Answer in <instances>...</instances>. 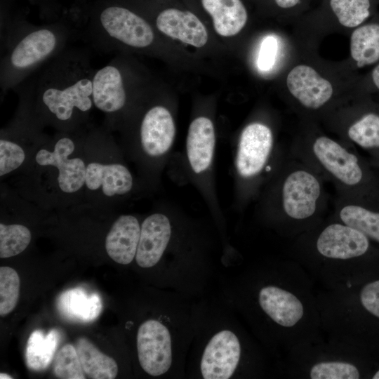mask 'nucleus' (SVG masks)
I'll list each match as a JSON object with an SVG mask.
<instances>
[{
	"instance_id": "nucleus-14",
	"label": "nucleus",
	"mask_w": 379,
	"mask_h": 379,
	"mask_svg": "<svg viewBox=\"0 0 379 379\" xmlns=\"http://www.w3.org/2000/svg\"><path fill=\"white\" fill-rule=\"evenodd\" d=\"M93 105L100 111L112 114L122 109L127 101V92L121 69L115 62L93 71Z\"/></svg>"
},
{
	"instance_id": "nucleus-32",
	"label": "nucleus",
	"mask_w": 379,
	"mask_h": 379,
	"mask_svg": "<svg viewBox=\"0 0 379 379\" xmlns=\"http://www.w3.org/2000/svg\"><path fill=\"white\" fill-rule=\"evenodd\" d=\"M359 299L368 315L379 322V279L366 283L359 291Z\"/></svg>"
},
{
	"instance_id": "nucleus-1",
	"label": "nucleus",
	"mask_w": 379,
	"mask_h": 379,
	"mask_svg": "<svg viewBox=\"0 0 379 379\" xmlns=\"http://www.w3.org/2000/svg\"><path fill=\"white\" fill-rule=\"evenodd\" d=\"M291 153L331 182L337 197L379 206V173L354 146L318 134L297 142Z\"/></svg>"
},
{
	"instance_id": "nucleus-4",
	"label": "nucleus",
	"mask_w": 379,
	"mask_h": 379,
	"mask_svg": "<svg viewBox=\"0 0 379 379\" xmlns=\"http://www.w3.org/2000/svg\"><path fill=\"white\" fill-rule=\"evenodd\" d=\"M192 347V375L204 379H229L239 369L241 341L226 318H206L198 308ZM191 347V346H190Z\"/></svg>"
},
{
	"instance_id": "nucleus-9",
	"label": "nucleus",
	"mask_w": 379,
	"mask_h": 379,
	"mask_svg": "<svg viewBox=\"0 0 379 379\" xmlns=\"http://www.w3.org/2000/svg\"><path fill=\"white\" fill-rule=\"evenodd\" d=\"M175 231L173 222L166 214L155 213L147 216L141 224L136 264L143 269L157 265Z\"/></svg>"
},
{
	"instance_id": "nucleus-6",
	"label": "nucleus",
	"mask_w": 379,
	"mask_h": 379,
	"mask_svg": "<svg viewBox=\"0 0 379 379\" xmlns=\"http://www.w3.org/2000/svg\"><path fill=\"white\" fill-rule=\"evenodd\" d=\"M270 126L254 121L242 130L234 158V170L244 199L255 196L273 159H279Z\"/></svg>"
},
{
	"instance_id": "nucleus-12",
	"label": "nucleus",
	"mask_w": 379,
	"mask_h": 379,
	"mask_svg": "<svg viewBox=\"0 0 379 379\" xmlns=\"http://www.w3.org/2000/svg\"><path fill=\"white\" fill-rule=\"evenodd\" d=\"M286 84L290 93L305 109L318 110L331 99V84L312 67L300 65L288 73Z\"/></svg>"
},
{
	"instance_id": "nucleus-21",
	"label": "nucleus",
	"mask_w": 379,
	"mask_h": 379,
	"mask_svg": "<svg viewBox=\"0 0 379 379\" xmlns=\"http://www.w3.org/2000/svg\"><path fill=\"white\" fill-rule=\"evenodd\" d=\"M211 16L215 32L222 36L238 34L245 26L248 14L241 0H201Z\"/></svg>"
},
{
	"instance_id": "nucleus-28",
	"label": "nucleus",
	"mask_w": 379,
	"mask_h": 379,
	"mask_svg": "<svg viewBox=\"0 0 379 379\" xmlns=\"http://www.w3.org/2000/svg\"><path fill=\"white\" fill-rule=\"evenodd\" d=\"M53 370L54 375L59 378H86L77 348L70 344L65 345L55 354Z\"/></svg>"
},
{
	"instance_id": "nucleus-33",
	"label": "nucleus",
	"mask_w": 379,
	"mask_h": 379,
	"mask_svg": "<svg viewBox=\"0 0 379 379\" xmlns=\"http://www.w3.org/2000/svg\"><path fill=\"white\" fill-rule=\"evenodd\" d=\"M278 51V41L274 36H266L260 46L258 57V67L260 70L270 69L275 62Z\"/></svg>"
},
{
	"instance_id": "nucleus-30",
	"label": "nucleus",
	"mask_w": 379,
	"mask_h": 379,
	"mask_svg": "<svg viewBox=\"0 0 379 379\" xmlns=\"http://www.w3.org/2000/svg\"><path fill=\"white\" fill-rule=\"evenodd\" d=\"M312 379H358V368L345 361H324L314 364L310 373Z\"/></svg>"
},
{
	"instance_id": "nucleus-8",
	"label": "nucleus",
	"mask_w": 379,
	"mask_h": 379,
	"mask_svg": "<svg viewBox=\"0 0 379 379\" xmlns=\"http://www.w3.org/2000/svg\"><path fill=\"white\" fill-rule=\"evenodd\" d=\"M315 248L321 256L338 260L364 258L379 251L362 232L338 220L319 232Z\"/></svg>"
},
{
	"instance_id": "nucleus-17",
	"label": "nucleus",
	"mask_w": 379,
	"mask_h": 379,
	"mask_svg": "<svg viewBox=\"0 0 379 379\" xmlns=\"http://www.w3.org/2000/svg\"><path fill=\"white\" fill-rule=\"evenodd\" d=\"M141 225L131 215L119 216L112 225L105 239V249L114 262L128 265L135 259Z\"/></svg>"
},
{
	"instance_id": "nucleus-7",
	"label": "nucleus",
	"mask_w": 379,
	"mask_h": 379,
	"mask_svg": "<svg viewBox=\"0 0 379 379\" xmlns=\"http://www.w3.org/2000/svg\"><path fill=\"white\" fill-rule=\"evenodd\" d=\"M90 33L94 42L107 49L114 43L131 48H147L154 39V31L144 18L119 6L103 8L95 27Z\"/></svg>"
},
{
	"instance_id": "nucleus-31",
	"label": "nucleus",
	"mask_w": 379,
	"mask_h": 379,
	"mask_svg": "<svg viewBox=\"0 0 379 379\" xmlns=\"http://www.w3.org/2000/svg\"><path fill=\"white\" fill-rule=\"evenodd\" d=\"M25 159V152L19 145L8 140H0L1 177L20 167Z\"/></svg>"
},
{
	"instance_id": "nucleus-36",
	"label": "nucleus",
	"mask_w": 379,
	"mask_h": 379,
	"mask_svg": "<svg viewBox=\"0 0 379 379\" xmlns=\"http://www.w3.org/2000/svg\"><path fill=\"white\" fill-rule=\"evenodd\" d=\"M0 378L1 379H11V378H13L10 375L8 374H6V373H0Z\"/></svg>"
},
{
	"instance_id": "nucleus-29",
	"label": "nucleus",
	"mask_w": 379,
	"mask_h": 379,
	"mask_svg": "<svg viewBox=\"0 0 379 379\" xmlns=\"http://www.w3.org/2000/svg\"><path fill=\"white\" fill-rule=\"evenodd\" d=\"M20 277L9 267H0V315L5 316L13 310L20 295Z\"/></svg>"
},
{
	"instance_id": "nucleus-10",
	"label": "nucleus",
	"mask_w": 379,
	"mask_h": 379,
	"mask_svg": "<svg viewBox=\"0 0 379 379\" xmlns=\"http://www.w3.org/2000/svg\"><path fill=\"white\" fill-rule=\"evenodd\" d=\"M74 149L72 140L63 137L56 142L53 152L42 149L35 157L39 165L53 166L58 169V185L66 193L78 191L86 180V166L84 161L80 158L68 159Z\"/></svg>"
},
{
	"instance_id": "nucleus-35",
	"label": "nucleus",
	"mask_w": 379,
	"mask_h": 379,
	"mask_svg": "<svg viewBox=\"0 0 379 379\" xmlns=\"http://www.w3.org/2000/svg\"><path fill=\"white\" fill-rule=\"evenodd\" d=\"M300 0H275L276 4L281 8H288L295 6Z\"/></svg>"
},
{
	"instance_id": "nucleus-16",
	"label": "nucleus",
	"mask_w": 379,
	"mask_h": 379,
	"mask_svg": "<svg viewBox=\"0 0 379 379\" xmlns=\"http://www.w3.org/2000/svg\"><path fill=\"white\" fill-rule=\"evenodd\" d=\"M261 310L274 323L291 327L302 317L304 309L300 300L291 292L273 285L265 286L258 293Z\"/></svg>"
},
{
	"instance_id": "nucleus-19",
	"label": "nucleus",
	"mask_w": 379,
	"mask_h": 379,
	"mask_svg": "<svg viewBox=\"0 0 379 379\" xmlns=\"http://www.w3.org/2000/svg\"><path fill=\"white\" fill-rule=\"evenodd\" d=\"M334 208L337 220L360 231L379 247V206L337 197Z\"/></svg>"
},
{
	"instance_id": "nucleus-26",
	"label": "nucleus",
	"mask_w": 379,
	"mask_h": 379,
	"mask_svg": "<svg viewBox=\"0 0 379 379\" xmlns=\"http://www.w3.org/2000/svg\"><path fill=\"white\" fill-rule=\"evenodd\" d=\"M331 7L339 22L346 27H357L371 15L370 0H331Z\"/></svg>"
},
{
	"instance_id": "nucleus-15",
	"label": "nucleus",
	"mask_w": 379,
	"mask_h": 379,
	"mask_svg": "<svg viewBox=\"0 0 379 379\" xmlns=\"http://www.w3.org/2000/svg\"><path fill=\"white\" fill-rule=\"evenodd\" d=\"M157 29L166 36L197 48L208 40L206 29L192 12L178 8H166L156 18Z\"/></svg>"
},
{
	"instance_id": "nucleus-37",
	"label": "nucleus",
	"mask_w": 379,
	"mask_h": 379,
	"mask_svg": "<svg viewBox=\"0 0 379 379\" xmlns=\"http://www.w3.org/2000/svg\"><path fill=\"white\" fill-rule=\"evenodd\" d=\"M371 378H373V379H379V369L375 371V372L373 374Z\"/></svg>"
},
{
	"instance_id": "nucleus-13",
	"label": "nucleus",
	"mask_w": 379,
	"mask_h": 379,
	"mask_svg": "<svg viewBox=\"0 0 379 379\" xmlns=\"http://www.w3.org/2000/svg\"><path fill=\"white\" fill-rule=\"evenodd\" d=\"M215 142V128L210 119L199 117L191 122L186 140V155L196 178H204L211 171Z\"/></svg>"
},
{
	"instance_id": "nucleus-22",
	"label": "nucleus",
	"mask_w": 379,
	"mask_h": 379,
	"mask_svg": "<svg viewBox=\"0 0 379 379\" xmlns=\"http://www.w3.org/2000/svg\"><path fill=\"white\" fill-rule=\"evenodd\" d=\"M350 54L359 68L379 63V22L362 24L352 33Z\"/></svg>"
},
{
	"instance_id": "nucleus-18",
	"label": "nucleus",
	"mask_w": 379,
	"mask_h": 379,
	"mask_svg": "<svg viewBox=\"0 0 379 379\" xmlns=\"http://www.w3.org/2000/svg\"><path fill=\"white\" fill-rule=\"evenodd\" d=\"M345 136L348 145L357 146L370 157L379 172V108L368 107L347 126Z\"/></svg>"
},
{
	"instance_id": "nucleus-34",
	"label": "nucleus",
	"mask_w": 379,
	"mask_h": 379,
	"mask_svg": "<svg viewBox=\"0 0 379 379\" xmlns=\"http://www.w3.org/2000/svg\"><path fill=\"white\" fill-rule=\"evenodd\" d=\"M369 83L375 91L379 92V63L376 64L371 70L369 76Z\"/></svg>"
},
{
	"instance_id": "nucleus-24",
	"label": "nucleus",
	"mask_w": 379,
	"mask_h": 379,
	"mask_svg": "<svg viewBox=\"0 0 379 379\" xmlns=\"http://www.w3.org/2000/svg\"><path fill=\"white\" fill-rule=\"evenodd\" d=\"M77 350L85 374L93 379H113L118 374L116 361L101 352L88 339L79 338Z\"/></svg>"
},
{
	"instance_id": "nucleus-3",
	"label": "nucleus",
	"mask_w": 379,
	"mask_h": 379,
	"mask_svg": "<svg viewBox=\"0 0 379 379\" xmlns=\"http://www.w3.org/2000/svg\"><path fill=\"white\" fill-rule=\"evenodd\" d=\"M324 182L311 166L290 153L271 178L265 208L293 222L314 219L327 207Z\"/></svg>"
},
{
	"instance_id": "nucleus-2",
	"label": "nucleus",
	"mask_w": 379,
	"mask_h": 379,
	"mask_svg": "<svg viewBox=\"0 0 379 379\" xmlns=\"http://www.w3.org/2000/svg\"><path fill=\"white\" fill-rule=\"evenodd\" d=\"M93 71L86 53L62 51L54 58L36 84L39 102L62 122L69 121L77 110L88 112L93 104Z\"/></svg>"
},
{
	"instance_id": "nucleus-20",
	"label": "nucleus",
	"mask_w": 379,
	"mask_h": 379,
	"mask_svg": "<svg viewBox=\"0 0 379 379\" xmlns=\"http://www.w3.org/2000/svg\"><path fill=\"white\" fill-rule=\"evenodd\" d=\"M85 184L91 190L102 187L106 196L112 197L129 192L133 181L131 172L121 164L92 162L86 166Z\"/></svg>"
},
{
	"instance_id": "nucleus-27",
	"label": "nucleus",
	"mask_w": 379,
	"mask_h": 379,
	"mask_svg": "<svg viewBox=\"0 0 379 379\" xmlns=\"http://www.w3.org/2000/svg\"><path fill=\"white\" fill-rule=\"evenodd\" d=\"M29 230L19 224H0V258H7L22 253L31 241Z\"/></svg>"
},
{
	"instance_id": "nucleus-23",
	"label": "nucleus",
	"mask_w": 379,
	"mask_h": 379,
	"mask_svg": "<svg viewBox=\"0 0 379 379\" xmlns=\"http://www.w3.org/2000/svg\"><path fill=\"white\" fill-rule=\"evenodd\" d=\"M58 308L66 317L76 321H90L102 310L101 300L95 293L88 295L82 288L65 291L58 298Z\"/></svg>"
},
{
	"instance_id": "nucleus-5",
	"label": "nucleus",
	"mask_w": 379,
	"mask_h": 379,
	"mask_svg": "<svg viewBox=\"0 0 379 379\" xmlns=\"http://www.w3.org/2000/svg\"><path fill=\"white\" fill-rule=\"evenodd\" d=\"M70 31L59 27L7 30L1 65V88L17 87L37 67L63 51Z\"/></svg>"
},
{
	"instance_id": "nucleus-11",
	"label": "nucleus",
	"mask_w": 379,
	"mask_h": 379,
	"mask_svg": "<svg viewBox=\"0 0 379 379\" xmlns=\"http://www.w3.org/2000/svg\"><path fill=\"white\" fill-rule=\"evenodd\" d=\"M175 125L170 111L161 105L145 114L140 129L141 147L151 158H161L171 150L175 136Z\"/></svg>"
},
{
	"instance_id": "nucleus-25",
	"label": "nucleus",
	"mask_w": 379,
	"mask_h": 379,
	"mask_svg": "<svg viewBox=\"0 0 379 379\" xmlns=\"http://www.w3.org/2000/svg\"><path fill=\"white\" fill-rule=\"evenodd\" d=\"M58 340L59 334L55 329L46 335L39 330L32 332L25 351L27 366L36 371L45 369L53 359Z\"/></svg>"
}]
</instances>
